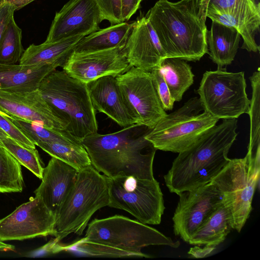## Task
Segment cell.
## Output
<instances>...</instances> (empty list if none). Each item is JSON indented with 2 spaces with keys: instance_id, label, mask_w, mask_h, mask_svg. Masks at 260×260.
Returning <instances> with one entry per match:
<instances>
[{
  "instance_id": "obj_17",
  "label": "cell",
  "mask_w": 260,
  "mask_h": 260,
  "mask_svg": "<svg viewBox=\"0 0 260 260\" xmlns=\"http://www.w3.org/2000/svg\"><path fill=\"white\" fill-rule=\"evenodd\" d=\"M131 67L150 72L157 67L166 54L146 16L132 23V30L124 47Z\"/></svg>"
},
{
  "instance_id": "obj_46",
  "label": "cell",
  "mask_w": 260,
  "mask_h": 260,
  "mask_svg": "<svg viewBox=\"0 0 260 260\" xmlns=\"http://www.w3.org/2000/svg\"><path fill=\"white\" fill-rule=\"evenodd\" d=\"M258 1H259V0H258Z\"/></svg>"
},
{
  "instance_id": "obj_4",
  "label": "cell",
  "mask_w": 260,
  "mask_h": 260,
  "mask_svg": "<svg viewBox=\"0 0 260 260\" xmlns=\"http://www.w3.org/2000/svg\"><path fill=\"white\" fill-rule=\"evenodd\" d=\"M38 91L73 136L81 141L97 132L96 111L86 83L55 70L43 79Z\"/></svg>"
},
{
  "instance_id": "obj_5",
  "label": "cell",
  "mask_w": 260,
  "mask_h": 260,
  "mask_svg": "<svg viewBox=\"0 0 260 260\" xmlns=\"http://www.w3.org/2000/svg\"><path fill=\"white\" fill-rule=\"evenodd\" d=\"M109 203L108 177L92 165L82 169L56 214L53 236L60 242L72 233L82 235L93 214Z\"/></svg>"
},
{
  "instance_id": "obj_42",
  "label": "cell",
  "mask_w": 260,
  "mask_h": 260,
  "mask_svg": "<svg viewBox=\"0 0 260 260\" xmlns=\"http://www.w3.org/2000/svg\"><path fill=\"white\" fill-rule=\"evenodd\" d=\"M0 251H15V247L0 240Z\"/></svg>"
},
{
  "instance_id": "obj_12",
  "label": "cell",
  "mask_w": 260,
  "mask_h": 260,
  "mask_svg": "<svg viewBox=\"0 0 260 260\" xmlns=\"http://www.w3.org/2000/svg\"><path fill=\"white\" fill-rule=\"evenodd\" d=\"M55 215L35 196L0 219V240H23L53 236Z\"/></svg>"
},
{
  "instance_id": "obj_36",
  "label": "cell",
  "mask_w": 260,
  "mask_h": 260,
  "mask_svg": "<svg viewBox=\"0 0 260 260\" xmlns=\"http://www.w3.org/2000/svg\"><path fill=\"white\" fill-rule=\"evenodd\" d=\"M104 20L115 24L123 22L121 16V0H95Z\"/></svg>"
},
{
  "instance_id": "obj_9",
  "label": "cell",
  "mask_w": 260,
  "mask_h": 260,
  "mask_svg": "<svg viewBox=\"0 0 260 260\" xmlns=\"http://www.w3.org/2000/svg\"><path fill=\"white\" fill-rule=\"evenodd\" d=\"M246 87L244 72H229L218 67L203 74L197 92L204 111L213 117L218 120L238 118L249 110Z\"/></svg>"
},
{
  "instance_id": "obj_32",
  "label": "cell",
  "mask_w": 260,
  "mask_h": 260,
  "mask_svg": "<svg viewBox=\"0 0 260 260\" xmlns=\"http://www.w3.org/2000/svg\"><path fill=\"white\" fill-rule=\"evenodd\" d=\"M22 30L12 17L0 41V63L16 64L24 51L22 43Z\"/></svg>"
},
{
  "instance_id": "obj_37",
  "label": "cell",
  "mask_w": 260,
  "mask_h": 260,
  "mask_svg": "<svg viewBox=\"0 0 260 260\" xmlns=\"http://www.w3.org/2000/svg\"><path fill=\"white\" fill-rule=\"evenodd\" d=\"M260 5L258 0H210L208 6L217 10H226L233 7Z\"/></svg>"
},
{
  "instance_id": "obj_28",
  "label": "cell",
  "mask_w": 260,
  "mask_h": 260,
  "mask_svg": "<svg viewBox=\"0 0 260 260\" xmlns=\"http://www.w3.org/2000/svg\"><path fill=\"white\" fill-rule=\"evenodd\" d=\"M252 98L248 114L250 117V140L246 155L253 159H260V70L249 77Z\"/></svg>"
},
{
  "instance_id": "obj_33",
  "label": "cell",
  "mask_w": 260,
  "mask_h": 260,
  "mask_svg": "<svg viewBox=\"0 0 260 260\" xmlns=\"http://www.w3.org/2000/svg\"><path fill=\"white\" fill-rule=\"evenodd\" d=\"M3 147L19 162L39 179L43 177L44 168L36 149L26 148L8 137L2 141Z\"/></svg>"
},
{
  "instance_id": "obj_40",
  "label": "cell",
  "mask_w": 260,
  "mask_h": 260,
  "mask_svg": "<svg viewBox=\"0 0 260 260\" xmlns=\"http://www.w3.org/2000/svg\"><path fill=\"white\" fill-rule=\"evenodd\" d=\"M198 13L201 21L205 24L207 11L210 0H195Z\"/></svg>"
},
{
  "instance_id": "obj_16",
  "label": "cell",
  "mask_w": 260,
  "mask_h": 260,
  "mask_svg": "<svg viewBox=\"0 0 260 260\" xmlns=\"http://www.w3.org/2000/svg\"><path fill=\"white\" fill-rule=\"evenodd\" d=\"M0 111L8 115L40 123L50 128L67 129L66 124L49 107L38 89L22 92L0 90Z\"/></svg>"
},
{
  "instance_id": "obj_43",
  "label": "cell",
  "mask_w": 260,
  "mask_h": 260,
  "mask_svg": "<svg viewBox=\"0 0 260 260\" xmlns=\"http://www.w3.org/2000/svg\"><path fill=\"white\" fill-rule=\"evenodd\" d=\"M8 136L0 128V146H3L2 141L5 138L8 137Z\"/></svg>"
},
{
  "instance_id": "obj_1",
  "label": "cell",
  "mask_w": 260,
  "mask_h": 260,
  "mask_svg": "<svg viewBox=\"0 0 260 260\" xmlns=\"http://www.w3.org/2000/svg\"><path fill=\"white\" fill-rule=\"evenodd\" d=\"M151 129L136 123L111 134L95 132L81 142L91 165L107 177L134 176L153 179V163L157 149L145 137Z\"/></svg>"
},
{
  "instance_id": "obj_19",
  "label": "cell",
  "mask_w": 260,
  "mask_h": 260,
  "mask_svg": "<svg viewBox=\"0 0 260 260\" xmlns=\"http://www.w3.org/2000/svg\"><path fill=\"white\" fill-rule=\"evenodd\" d=\"M78 172L73 167L53 157L44 168L41 183L34 193L55 216L74 186Z\"/></svg>"
},
{
  "instance_id": "obj_35",
  "label": "cell",
  "mask_w": 260,
  "mask_h": 260,
  "mask_svg": "<svg viewBox=\"0 0 260 260\" xmlns=\"http://www.w3.org/2000/svg\"><path fill=\"white\" fill-rule=\"evenodd\" d=\"M0 128L21 146L29 149H36V145L1 111Z\"/></svg>"
},
{
  "instance_id": "obj_20",
  "label": "cell",
  "mask_w": 260,
  "mask_h": 260,
  "mask_svg": "<svg viewBox=\"0 0 260 260\" xmlns=\"http://www.w3.org/2000/svg\"><path fill=\"white\" fill-rule=\"evenodd\" d=\"M207 17L235 28L242 38L241 48L257 52L259 46L255 36L259 30L260 5L235 7L226 10H217L208 6Z\"/></svg>"
},
{
  "instance_id": "obj_23",
  "label": "cell",
  "mask_w": 260,
  "mask_h": 260,
  "mask_svg": "<svg viewBox=\"0 0 260 260\" xmlns=\"http://www.w3.org/2000/svg\"><path fill=\"white\" fill-rule=\"evenodd\" d=\"M241 36L234 27L212 21L206 30L208 54L217 67L232 63L237 54Z\"/></svg>"
},
{
  "instance_id": "obj_3",
  "label": "cell",
  "mask_w": 260,
  "mask_h": 260,
  "mask_svg": "<svg viewBox=\"0 0 260 260\" xmlns=\"http://www.w3.org/2000/svg\"><path fill=\"white\" fill-rule=\"evenodd\" d=\"M146 17L166 57L196 61L208 53L207 28L199 16L195 0H158Z\"/></svg>"
},
{
  "instance_id": "obj_44",
  "label": "cell",
  "mask_w": 260,
  "mask_h": 260,
  "mask_svg": "<svg viewBox=\"0 0 260 260\" xmlns=\"http://www.w3.org/2000/svg\"><path fill=\"white\" fill-rule=\"evenodd\" d=\"M139 2L141 3V2L143 1V0H139Z\"/></svg>"
},
{
  "instance_id": "obj_38",
  "label": "cell",
  "mask_w": 260,
  "mask_h": 260,
  "mask_svg": "<svg viewBox=\"0 0 260 260\" xmlns=\"http://www.w3.org/2000/svg\"><path fill=\"white\" fill-rule=\"evenodd\" d=\"M14 7L4 0L0 3V41L11 18L14 17Z\"/></svg>"
},
{
  "instance_id": "obj_6",
  "label": "cell",
  "mask_w": 260,
  "mask_h": 260,
  "mask_svg": "<svg viewBox=\"0 0 260 260\" xmlns=\"http://www.w3.org/2000/svg\"><path fill=\"white\" fill-rule=\"evenodd\" d=\"M218 119L205 111L198 97L163 117L146 136L157 150L180 153L189 148Z\"/></svg>"
},
{
  "instance_id": "obj_26",
  "label": "cell",
  "mask_w": 260,
  "mask_h": 260,
  "mask_svg": "<svg viewBox=\"0 0 260 260\" xmlns=\"http://www.w3.org/2000/svg\"><path fill=\"white\" fill-rule=\"evenodd\" d=\"M162 74L170 94L176 102L180 101L184 92L193 82L194 75L186 60L166 57L157 67Z\"/></svg>"
},
{
  "instance_id": "obj_41",
  "label": "cell",
  "mask_w": 260,
  "mask_h": 260,
  "mask_svg": "<svg viewBox=\"0 0 260 260\" xmlns=\"http://www.w3.org/2000/svg\"><path fill=\"white\" fill-rule=\"evenodd\" d=\"M13 6L15 10L22 8L35 0H4Z\"/></svg>"
},
{
  "instance_id": "obj_7",
  "label": "cell",
  "mask_w": 260,
  "mask_h": 260,
  "mask_svg": "<svg viewBox=\"0 0 260 260\" xmlns=\"http://www.w3.org/2000/svg\"><path fill=\"white\" fill-rule=\"evenodd\" d=\"M82 239L134 253L139 257H150L141 251L148 246L177 248L180 245L179 241L173 240L156 229L119 215L94 219L88 224Z\"/></svg>"
},
{
  "instance_id": "obj_15",
  "label": "cell",
  "mask_w": 260,
  "mask_h": 260,
  "mask_svg": "<svg viewBox=\"0 0 260 260\" xmlns=\"http://www.w3.org/2000/svg\"><path fill=\"white\" fill-rule=\"evenodd\" d=\"M124 47L87 53L73 51L62 69L71 77L86 84L104 76L116 77L131 67Z\"/></svg>"
},
{
  "instance_id": "obj_31",
  "label": "cell",
  "mask_w": 260,
  "mask_h": 260,
  "mask_svg": "<svg viewBox=\"0 0 260 260\" xmlns=\"http://www.w3.org/2000/svg\"><path fill=\"white\" fill-rule=\"evenodd\" d=\"M23 186L21 165L0 146V193L20 192Z\"/></svg>"
},
{
  "instance_id": "obj_21",
  "label": "cell",
  "mask_w": 260,
  "mask_h": 260,
  "mask_svg": "<svg viewBox=\"0 0 260 260\" xmlns=\"http://www.w3.org/2000/svg\"><path fill=\"white\" fill-rule=\"evenodd\" d=\"M57 68L53 64L24 66L0 63V90L13 92L36 90L43 79Z\"/></svg>"
},
{
  "instance_id": "obj_11",
  "label": "cell",
  "mask_w": 260,
  "mask_h": 260,
  "mask_svg": "<svg viewBox=\"0 0 260 260\" xmlns=\"http://www.w3.org/2000/svg\"><path fill=\"white\" fill-rule=\"evenodd\" d=\"M118 86L139 122L151 128L167 114L162 107L150 72L131 67L116 77Z\"/></svg>"
},
{
  "instance_id": "obj_10",
  "label": "cell",
  "mask_w": 260,
  "mask_h": 260,
  "mask_svg": "<svg viewBox=\"0 0 260 260\" xmlns=\"http://www.w3.org/2000/svg\"><path fill=\"white\" fill-rule=\"evenodd\" d=\"M108 178L109 207L124 210L146 224L160 223L165 207L163 194L157 180L134 176Z\"/></svg>"
},
{
  "instance_id": "obj_2",
  "label": "cell",
  "mask_w": 260,
  "mask_h": 260,
  "mask_svg": "<svg viewBox=\"0 0 260 260\" xmlns=\"http://www.w3.org/2000/svg\"><path fill=\"white\" fill-rule=\"evenodd\" d=\"M237 128V118L223 119L179 153L164 176L169 191L178 194L210 182L230 160L228 154L238 135Z\"/></svg>"
},
{
  "instance_id": "obj_27",
  "label": "cell",
  "mask_w": 260,
  "mask_h": 260,
  "mask_svg": "<svg viewBox=\"0 0 260 260\" xmlns=\"http://www.w3.org/2000/svg\"><path fill=\"white\" fill-rule=\"evenodd\" d=\"M5 114L35 145L44 142L81 143L65 130L50 128L40 123L27 121Z\"/></svg>"
},
{
  "instance_id": "obj_39",
  "label": "cell",
  "mask_w": 260,
  "mask_h": 260,
  "mask_svg": "<svg viewBox=\"0 0 260 260\" xmlns=\"http://www.w3.org/2000/svg\"><path fill=\"white\" fill-rule=\"evenodd\" d=\"M139 0H121V16L123 22L129 19L140 7Z\"/></svg>"
},
{
  "instance_id": "obj_18",
  "label": "cell",
  "mask_w": 260,
  "mask_h": 260,
  "mask_svg": "<svg viewBox=\"0 0 260 260\" xmlns=\"http://www.w3.org/2000/svg\"><path fill=\"white\" fill-rule=\"evenodd\" d=\"M87 85L95 111L105 114L123 128L140 123L124 100L117 84L116 77H102Z\"/></svg>"
},
{
  "instance_id": "obj_24",
  "label": "cell",
  "mask_w": 260,
  "mask_h": 260,
  "mask_svg": "<svg viewBox=\"0 0 260 260\" xmlns=\"http://www.w3.org/2000/svg\"><path fill=\"white\" fill-rule=\"evenodd\" d=\"M232 229L230 214L222 202L198 228L188 243L215 248L224 241Z\"/></svg>"
},
{
  "instance_id": "obj_14",
  "label": "cell",
  "mask_w": 260,
  "mask_h": 260,
  "mask_svg": "<svg viewBox=\"0 0 260 260\" xmlns=\"http://www.w3.org/2000/svg\"><path fill=\"white\" fill-rule=\"evenodd\" d=\"M104 16L95 0H70L56 12L45 41L52 43L99 29Z\"/></svg>"
},
{
  "instance_id": "obj_34",
  "label": "cell",
  "mask_w": 260,
  "mask_h": 260,
  "mask_svg": "<svg viewBox=\"0 0 260 260\" xmlns=\"http://www.w3.org/2000/svg\"><path fill=\"white\" fill-rule=\"evenodd\" d=\"M150 74L162 107L165 111L172 110L175 101L170 94L162 74L157 67L153 69Z\"/></svg>"
},
{
  "instance_id": "obj_22",
  "label": "cell",
  "mask_w": 260,
  "mask_h": 260,
  "mask_svg": "<svg viewBox=\"0 0 260 260\" xmlns=\"http://www.w3.org/2000/svg\"><path fill=\"white\" fill-rule=\"evenodd\" d=\"M84 36L71 37L52 43L31 44L24 50L19 64L24 66L53 64L62 67Z\"/></svg>"
},
{
  "instance_id": "obj_30",
  "label": "cell",
  "mask_w": 260,
  "mask_h": 260,
  "mask_svg": "<svg viewBox=\"0 0 260 260\" xmlns=\"http://www.w3.org/2000/svg\"><path fill=\"white\" fill-rule=\"evenodd\" d=\"M67 251L91 256L108 257H139L137 254L127 251L116 248L104 244L87 241L82 238L70 244H63L60 242L54 245V253Z\"/></svg>"
},
{
  "instance_id": "obj_8",
  "label": "cell",
  "mask_w": 260,
  "mask_h": 260,
  "mask_svg": "<svg viewBox=\"0 0 260 260\" xmlns=\"http://www.w3.org/2000/svg\"><path fill=\"white\" fill-rule=\"evenodd\" d=\"M260 166L245 155L230 159L210 182L219 191L228 210L232 229L240 233L252 210L253 195L259 180Z\"/></svg>"
},
{
  "instance_id": "obj_25",
  "label": "cell",
  "mask_w": 260,
  "mask_h": 260,
  "mask_svg": "<svg viewBox=\"0 0 260 260\" xmlns=\"http://www.w3.org/2000/svg\"><path fill=\"white\" fill-rule=\"evenodd\" d=\"M132 30V23L112 24L84 37L74 49L76 53H87L125 46Z\"/></svg>"
},
{
  "instance_id": "obj_45",
  "label": "cell",
  "mask_w": 260,
  "mask_h": 260,
  "mask_svg": "<svg viewBox=\"0 0 260 260\" xmlns=\"http://www.w3.org/2000/svg\"><path fill=\"white\" fill-rule=\"evenodd\" d=\"M3 0H0V3L3 1Z\"/></svg>"
},
{
  "instance_id": "obj_29",
  "label": "cell",
  "mask_w": 260,
  "mask_h": 260,
  "mask_svg": "<svg viewBox=\"0 0 260 260\" xmlns=\"http://www.w3.org/2000/svg\"><path fill=\"white\" fill-rule=\"evenodd\" d=\"M37 146L52 157L64 161L78 171L91 165L88 154L81 143L44 142Z\"/></svg>"
},
{
  "instance_id": "obj_13",
  "label": "cell",
  "mask_w": 260,
  "mask_h": 260,
  "mask_svg": "<svg viewBox=\"0 0 260 260\" xmlns=\"http://www.w3.org/2000/svg\"><path fill=\"white\" fill-rule=\"evenodd\" d=\"M178 195L179 200L172 218L173 231L188 243L201 224L222 203V197L211 182Z\"/></svg>"
}]
</instances>
